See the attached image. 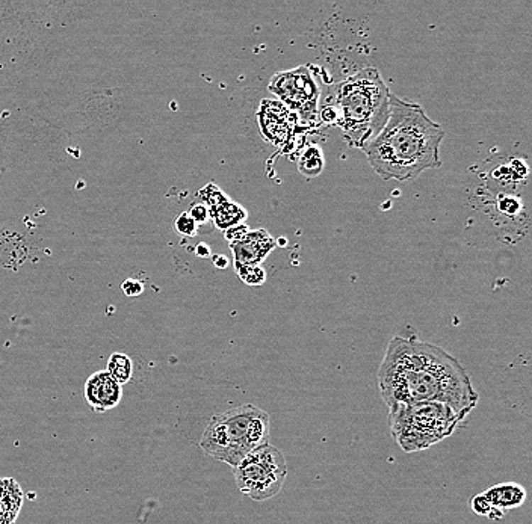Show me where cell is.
Returning a JSON list of instances; mask_svg holds the SVG:
<instances>
[{"mask_svg":"<svg viewBox=\"0 0 532 524\" xmlns=\"http://www.w3.org/2000/svg\"><path fill=\"white\" fill-rule=\"evenodd\" d=\"M106 372L112 377V379H115L120 384V386H123V384L129 382L132 378V372H133L132 358L123 352L112 354L108 361Z\"/></svg>","mask_w":532,"mask_h":524,"instance_id":"14","label":"cell"},{"mask_svg":"<svg viewBox=\"0 0 532 524\" xmlns=\"http://www.w3.org/2000/svg\"><path fill=\"white\" fill-rule=\"evenodd\" d=\"M23 505V493L20 485L4 477L0 479V524H14Z\"/></svg>","mask_w":532,"mask_h":524,"instance_id":"11","label":"cell"},{"mask_svg":"<svg viewBox=\"0 0 532 524\" xmlns=\"http://www.w3.org/2000/svg\"><path fill=\"white\" fill-rule=\"evenodd\" d=\"M392 437L407 453L430 449L453 435L465 416L437 402L397 405L389 408Z\"/></svg>","mask_w":532,"mask_h":524,"instance_id":"5","label":"cell"},{"mask_svg":"<svg viewBox=\"0 0 532 524\" xmlns=\"http://www.w3.org/2000/svg\"><path fill=\"white\" fill-rule=\"evenodd\" d=\"M323 167H326V159H323L322 150L316 144H309L298 159L299 174H303L306 179H315L323 171Z\"/></svg>","mask_w":532,"mask_h":524,"instance_id":"13","label":"cell"},{"mask_svg":"<svg viewBox=\"0 0 532 524\" xmlns=\"http://www.w3.org/2000/svg\"><path fill=\"white\" fill-rule=\"evenodd\" d=\"M121 386L112 379L108 372L101 370L91 375L85 384V398L88 405L97 413L115 408L121 401Z\"/></svg>","mask_w":532,"mask_h":524,"instance_id":"9","label":"cell"},{"mask_svg":"<svg viewBox=\"0 0 532 524\" xmlns=\"http://www.w3.org/2000/svg\"><path fill=\"white\" fill-rule=\"evenodd\" d=\"M211 216L215 219V223L219 228L228 230L231 227H236L242 224V221L245 219L247 212L240 206L231 203L228 198L223 203H219L214 208H211Z\"/></svg>","mask_w":532,"mask_h":524,"instance_id":"12","label":"cell"},{"mask_svg":"<svg viewBox=\"0 0 532 524\" xmlns=\"http://www.w3.org/2000/svg\"><path fill=\"white\" fill-rule=\"evenodd\" d=\"M275 247L277 240L266 230L248 231L239 240L230 243L235 255V267L260 264Z\"/></svg>","mask_w":532,"mask_h":524,"instance_id":"8","label":"cell"},{"mask_svg":"<svg viewBox=\"0 0 532 524\" xmlns=\"http://www.w3.org/2000/svg\"><path fill=\"white\" fill-rule=\"evenodd\" d=\"M270 91L279 97L287 109L298 115L304 123H314L319 113V85L315 73L307 65L271 77Z\"/></svg>","mask_w":532,"mask_h":524,"instance_id":"7","label":"cell"},{"mask_svg":"<svg viewBox=\"0 0 532 524\" xmlns=\"http://www.w3.org/2000/svg\"><path fill=\"white\" fill-rule=\"evenodd\" d=\"M482 496L487 498V502L494 508L502 512L508 509L520 508L526 500V490L516 482H502L490 486L487 491H484Z\"/></svg>","mask_w":532,"mask_h":524,"instance_id":"10","label":"cell"},{"mask_svg":"<svg viewBox=\"0 0 532 524\" xmlns=\"http://www.w3.org/2000/svg\"><path fill=\"white\" fill-rule=\"evenodd\" d=\"M143 289H144L143 283L138 281V279H133V278L126 279V281L123 283V290H124V294L127 296H138V295H141L143 294Z\"/></svg>","mask_w":532,"mask_h":524,"instance_id":"20","label":"cell"},{"mask_svg":"<svg viewBox=\"0 0 532 524\" xmlns=\"http://www.w3.org/2000/svg\"><path fill=\"white\" fill-rule=\"evenodd\" d=\"M176 230L183 236H194L196 233V224L194 223V219L189 216V213H182L176 219Z\"/></svg>","mask_w":532,"mask_h":524,"instance_id":"17","label":"cell"},{"mask_svg":"<svg viewBox=\"0 0 532 524\" xmlns=\"http://www.w3.org/2000/svg\"><path fill=\"white\" fill-rule=\"evenodd\" d=\"M319 118L322 123L326 124H338L339 121V112L336 109V106H323L322 109H319Z\"/></svg>","mask_w":532,"mask_h":524,"instance_id":"19","label":"cell"},{"mask_svg":"<svg viewBox=\"0 0 532 524\" xmlns=\"http://www.w3.org/2000/svg\"><path fill=\"white\" fill-rule=\"evenodd\" d=\"M214 263L218 267H227L228 260H227V257H224V255H218V257H214Z\"/></svg>","mask_w":532,"mask_h":524,"instance_id":"23","label":"cell"},{"mask_svg":"<svg viewBox=\"0 0 532 524\" xmlns=\"http://www.w3.org/2000/svg\"><path fill=\"white\" fill-rule=\"evenodd\" d=\"M188 213L194 219L195 224H206L211 218L209 208H207L204 204H194Z\"/></svg>","mask_w":532,"mask_h":524,"instance_id":"18","label":"cell"},{"mask_svg":"<svg viewBox=\"0 0 532 524\" xmlns=\"http://www.w3.org/2000/svg\"><path fill=\"white\" fill-rule=\"evenodd\" d=\"M270 433V414L244 403L215 414L204 429L200 447L206 455L235 469L251 452L268 445Z\"/></svg>","mask_w":532,"mask_h":524,"instance_id":"4","label":"cell"},{"mask_svg":"<svg viewBox=\"0 0 532 524\" xmlns=\"http://www.w3.org/2000/svg\"><path fill=\"white\" fill-rule=\"evenodd\" d=\"M196 255H199V257H209L211 248L207 245H203V243H201V245L196 247Z\"/></svg>","mask_w":532,"mask_h":524,"instance_id":"22","label":"cell"},{"mask_svg":"<svg viewBox=\"0 0 532 524\" xmlns=\"http://www.w3.org/2000/svg\"><path fill=\"white\" fill-rule=\"evenodd\" d=\"M499 208L504 213H514L519 208V203L516 200H511V198H504V200L499 201Z\"/></svg>","mask_w":532,"mask_h":524,"instance_id":"21","label":"cell"},{"mask_svg":"<svg viewBox=\"0 0 532 524\" xmlns=\"http://www.w3.org/2000/svg\"><path fill=\"white\" fill-rule=\"evenodd\" d=\"M390 91L377 68L346 77L336 92V109L346 144L363 150L383 130L389 118Z\"/></svg>","mask_w":532,"mask_h":524,"instance_id":"3","label":"cell"},{"mask_svg":"<svg viewBox=\"0 0 532 524\" xmlns=\"http://www.w3.org/2000/svg\"><path fill=\"white\" fill-rule=\"evenodd\" d=\"M377 378L387 408L437 402L467 417L480 399L460 361L445 349L419 339L392 337Z\"/></svg>","mask_w":532,"mask_h":524,"instance_id":"1","label":"cell"},{"mask_svg":"<svg viewBox=\"0 0 532 524\" xmlns=\"http://www.w3.org/2000/svg\"><path fill=\"white\" fill-rule=\"evenodd\" d=\"M233 476L242 494L265 502L282 491L287 462L283 453L268 442L242 459L233 469Z\"/></svg>","mask_w":532,"mask_h":524,"instance_id":"6","label":"cell"},{"mask_svg":"<svg viewBox=\"0 0 532 524\" xmlns=\"http://www.w3.org/2000/svg\"><path fill=\"white\" fill-rule=\"evenodd\" d=\"M470 509L473 512H475V514L482 515V517H487L490 520H501V518H504V512L499 511V509H494L487 502V498H485L482 496V493L470 498Z\"/></svg>","mask_w":532,"mask_h":524,"instance_id":"16","label":"cell"},{"mask_svg":"<svg viewBox=\"0 0 532 524\" xmlns=\"http://www.w3.org/2000/svg\"><path fill=\"white\" fill-rule=\"evenodd\" d=\"M236 272L242 281L248 286H262L266 281V271L260 264L238 266Z\"/></svg>","mask_w":532,"mask_h":524,"instance_id":"15","label":"cell"},{"mask_svg":"<svg viewBox=\"0 0 532 524\" xmlns=\"http://www.w3.org/2000/svg\"><path fill=\"white\" fill-rule=\"evenodd\" d=\"M386 126L363 151L383 180L407 182L442 165L440 144L445 130L418 103L390 94Z\"/></svg>","mask_w":532,"mask_h":524,"instance_id":"2","label":"cell"}]
</instances>
